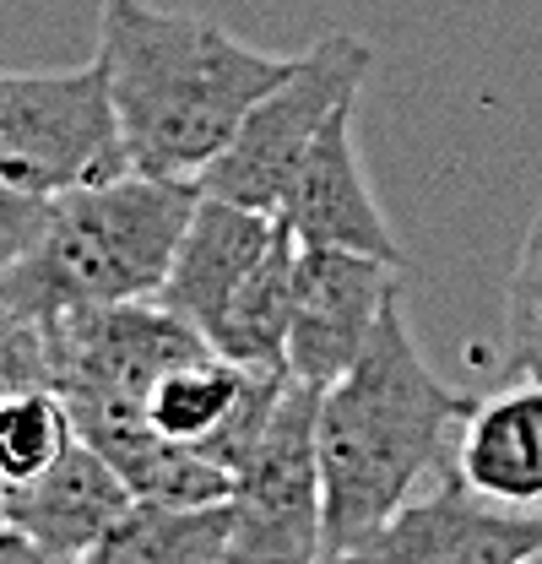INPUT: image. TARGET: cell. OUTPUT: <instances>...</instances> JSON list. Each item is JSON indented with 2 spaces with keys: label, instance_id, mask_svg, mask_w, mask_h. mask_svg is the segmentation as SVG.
Listing matches in <instances>:
<instances>
[{
  "label": "cell",
  "instance_id": "6da1fadb",
  "mask_svg": "<svg viewBox=\"0 0 542 564\" xmlns=\"http://www.w3.org/2000/svg\"><path fill=\"white\" fill-rule=\"evenodd\" d=\"M98 61L131 169L163 180H202L245 115L299 66V55H267L206 17L147 0H104Z\"/></svg>",
  "mask_w": 542,
  "mask_h": 564
},
{
  "label": "cell",
  "instance_id": "7a4b0ae2",
  "mask_svg": "<svg viewBox=\"0 0 542 564\" xmlns=\"http://www.w3.org/2000/svg\"><path fill=\"white\" fill-rule=\"evenodd\" d=\"M467 413L473 397L429 369L402 304H391L364 358L321 391L315 440L326 489V554L358 549L412 494H423V484H440L456 467V434Z\"/></svg>",
  "mask_w": 542,
  "mask_h": 564
},
{
  "label": "cell",
  "instance_id": "3957f363",
  "mask_svg": "<svg viewBox=\"0 0 542 564\" xmlns=\"http://www.w3.org/2000/svg\"><path fill=\"white\" fill-rule=\"evenodd\" d=\"M196 202V180L136 169L55 196L28 256L0 272V310L50 326L76 310L158 299Z\"/></svg>",
  "mask_w": 542,
  "mask_h": 564
},
{
  "label": "cell",
  "instance_id": "277c9868",
  "mask_svg": "<svg viewBox=\"0 0 542 564\" xmlns=\"http://www.w3.org/2000/svg\"><path fill=\"white\" fill-rule=\"evenodd\" d=\"M126 169L131 158L98 55L66 70H0V174L11 185L55 202Z\"/></svg>",
  "mask_w": 542,
  "mask_h": 564
},
{
  "label": "cell",
  "instance_id": "5b68a950",
  "mask_svg": "<svg viewBox=\"0 0 542 564\" xmlns=\"http://www.w3.org/2000/svg\"><path fill=\"white\" fill-rule=\"evenodd\" d=\"M369 70H375V50L364 39H353V33L321 39L245 115V126L234 131V141L217 152V163L196 185L206 196H223V202H239V207L277 212L293 174H299V163L310 158L315 137L326 131V120L347 104H358V87H364Z\"/></svg>",
  "mask_w": 542,
  "mask_h": 564
},
{
  "label": "cell",
  "instance_id": "8992f818",
  "mask_svg": "<svg viewBox=\"0 0 542 564\" xmlns=\"http://www.w3.org/2000/svg\"><path fill=\"white\" fill-rule=\"evenodd\" d=\"M321 386L288 380L261 445L234 473V564H321L326 489H321Z\"/></svg>",
  "mask_w": 542,
  "mask_h": 564
},
{
  "label": "cell",
  "instance_id": "52a82bcc",
  "mask_svg": "<svg viewBox=\"0 0 542 564\" xmlns=\"http://www.w3.org/2000/svg\"><path fill=\"white\" fill-rule=\"evenodd\" d=\"M397 272L402 261H380L337 245H299L288 375L321 391L342 380L380 332V315L397 304Z\"/></svg>",
  "mask_w": 542,
  "mask_h": 564
},
{
  "label": "cell",
  "instance_id": "ba28073f",
  "mask_svg": "<svg viewBox=\"0 0 542 564\" xmlns=\"http://www.w3.org/2000/svg\"><path fill=\"white\" fill-rule=\"evenodd\" d=\"M542 549V510L494 505L451 467L347 554L321 564H527Z\"/></svg>",
  "mask_w": 542,
  "mask_h": 564
},
{
  "label": "cell",
  "instance_id": "9c48e42d",
  "mask_svg": "<svg viewBox=\"0 0 542 564\" xmlns=\"http://www.w3.org/2000/svg\"><path fill=\"white\" fill-rule=\"evenodd\" d=\"M282 234L277 212H256L223 196H206L191 212V228L174 250V267L158 288V304L174 310L185 326H196L212 337V326L223 321V310L239 299V288L256 278V267L267 261V250Z\"/></svg>",
  "mask_w": 542,
  "mask_h": 564
},
{
  "label": "cell",
  "instance_id": "30bf717a",
  "mask_svg": "<svg viewBox=\"0 0 542 564\" xmlns=\"http://www.w3.org/2000/svg\"><path fill=\"white\" fill-rule=\"evenodd\" d=\"M277 217L293 228L299 245H337V250H364L380 261H402V245H397L386 212L364 180V163H358L353 104L326 120V131L315 137L310 158L299 163Z\"/></svg>",
  "mask_w": 542,
  "mask_h": 564
},
{
  "label": "cell",
  "instance_id": "8fae6325",
  "mask_svg": "<svg viewBox=\"0 0 542 564\" xmlns=\"http://www.w3.org/2000/svg\"><path fill=\"white\" fill-rule=\"evenodd\" d=\"M136 489L120 478V467L87 440H76L44 478L6 489V521L44 543L61 564H82L126 521Z\"/></svg>",
  "mask_w": 542,
  "mask_h": 564
},
{
  "label": "cell",
  "instance_id": "7c38bea8",
  "mask_svg": "<svg viewBox=\"0 0 542 564\" xmlns=\"http://www.w3.org/2000/svg\"><path fill=\"white\" fill-rule=\"evenodd\" d=\"M456 473L494 505L542 510V380H516L473 402L456 434Z\"/></svg>",
  "mask_w": 542,
  "mask_h": 564
},
{
  "label": "cell",
  "instance_id": "4fadbf2b",
  "mask_svg": "<svg viewBox=\"0 0 542 564\" xmlns=\"http://www.w3.org/2000/svg\"><path fill=\"white\" fill-rule=\"evenodd\" d=\"M87 564H234V510L136 499Z\"/></svg>",
  "mask_w": 542,
  "mask_h": 564
},
{
  "label": "cell",
  "instance_id": "5bb4252c",
  "mask_svg": "<svg viewBox=\"0 0 542 564\" xmlns=\"http://www.w3.org/2000/svg\"><path fill=\"white\" fill-rule=\"evenodd\" d=\"M293 267H299V239L282 223L277 245L267 261L256 267V278L239 288V299L223 310V321L212 326V348L234 364L250 369H288V326H293Z\"/></svg>",
  "mask_w": 542,
  "mask_h": 564
},
{
  "label": "cell",
  "instance_id": "9a60e30c",
  "mask_svg": "<svg viewBox=\"0 0 542 564\" xmlns=\"http://www.w3.org/2000/svg\"><path fill=\"white\" fill-rule=\"evenodd\" d=\"M76 445L66 397L55 386H17L0 397V484H33Z\"/></svg>",
  "mask_w": 542,
  "mask_h": 564
},
{
  "label": "cell",
  "instance_id": "2e32d148",
  "mask_svg": "<svg viewBox=\"0 0 542 564\" xmlns=\"http://www.w3.org/2000/svg\"><path fill=\"white\" fill-rule=\"evenodd\" d=\"M505 369L516 380H542V207L505 282Z\"/></svg>",
  "mask_w": 542,
  "mask_h": 564
},
{
  "label": "cell",
  "instance_id": "e0dca14e",
  "mask_svg": "<svg viewBox=\"0 0 542 564\" xmlns=\"http://www.w3.org/2000/svg\"><path fill=\"white\" fill-rule=\"evenodd\" d=\"M44 217H50V202H44V196H28L22 185H11V180L0 174V272L28 256V245L39 239Z\"/></svg>",
  "mask_w": 542,
  "mask_h": 564
},
{
  "label": "cell",
  "instance_id": "ac0fdd59",
  "mask_svg": "<svg viewBox=\"0 0 542 564\" xmlns=\"http://www.w3.org/2000/svg\"><path fill=\"white\" fill-rule=\"evenodd\" d=\"M0 564H61L44 543H33L28 532H17L11 521L0 527Z\"/></svg>",
  "mask_w": 542,
  "mask_h": 564
},
{
  "label": "cell",
  "instance_id": "d6986e66",
  "mask_svg": "<svg viewBox=\"0 0 542 564\" xmlns=\"http://www.w3.org/2000/svg\"><path fill=\"white\" fill-rule=\"evenodd\" d=\"M17 386H22V380H17V375H11V364L0 358V397H6V391H17Z\"/></svg>",
  "mask_w": 542,
  "mask_h": 564
},
{
  "label": "cell",
  "instance_id": "ffe728a7",
  "mask_svg": "<svg viewBox=\"0 0 542 564\" xmlns=\"http://www.w3.org/2000/svg\"><path fill=\"white\" fill-rule=\"evenodd\" d=\"M0 527H6V484H0Z\"/></svg>",
  "mask_w": 542,
  "mask_h": 564
},
{
  "label": "cell",
  "instance_id": "44dd1931",
  "mask_svg": "<svg viewBox=\"0 0 542 564\" xmlns=\"http://www.w3.org/2000/svg\"><path fill=\"white\" fill-rule=\"evenodd\" d=\"M527 564H542V549H538V554H532V560H527Z\"/></svg>",
  "mask_w": 542,
  "mask_h": 564
},
{
  "label": "cell",
  "instance_id": "7402d4cb",
  "mask_svg": "<svg viewBox=\"0 0 542 564\" xmlns=\"http://www.w3.org/2000/svg\"><path fill=\"white\" fill-rule=\"evenodd\" d=\"M82 564H87V560H82Z\"/></svg>",
  "mask_w": 542,
  "mask_h": 564
}]
</instances>
